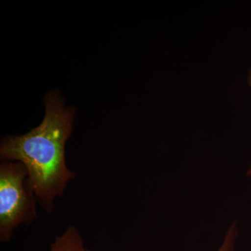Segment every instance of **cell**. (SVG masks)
Instances as JSON below:
<instances>
[{"instance_id":"obj_1","label":"cell","mask_w":251,"mask_h":251,"mask_svg":"<svg viewBox=\"0 0 251 251\" xmlns=\"http://www.w3.org/2000/svg\"><path fill=\"white\" fill-rule=\"evenodd\" d=\"M46 114L40 125L26 134L4 138L0 146L3 161L22 163L39 205L46 213L55 209L68 183L76 174L67 167L65 145L72 135L75 110L65 108L57 92L46 96Z\"/></svg>"},{"instance_id":"obj_3","label":"cell","mask_w":251,"mask_h":251,"mask_svg":"<svg viewBox=\"0 0 251 251\" xmlns=\"http://www.w3.org/2000/svg\"><path fill=\"white\" fill-rule=\"evenodd\" d=\"M49 251H92L85 247L83 239L78 229L69 226L51 244Z\"/></svg>"},{"instance_id":"obj_4","label":"cell","mask_w":251,"mask_h":251,"mask_svg":"<svg viewBox=\"0 0 251 251\" xmlns=\"http://www.w3.org/2000/svg\"><path fill=\"white\" fill-rule=\"evenodd\" d=\"M237 237V223L234 221L226 230L224 240L216 251H234Z\"/></svg>"},{"instance_id":"obj_2","label":"cell","mask_w":251,"mask_h":251,"mask_svg":"<svg viewBox=\"0 0 251 251\" xmlns=\"http://www.w3.org/2000/svg\"><path fill=\"white\" fill-rule=\"evenodd\" d=\"M26 167L20 162L0 165V241H11L21 225L37 219V198L28 179Z\"/></svg>"}]
</instances>
